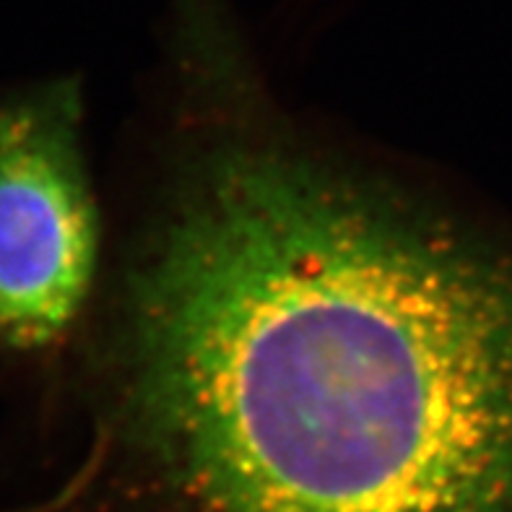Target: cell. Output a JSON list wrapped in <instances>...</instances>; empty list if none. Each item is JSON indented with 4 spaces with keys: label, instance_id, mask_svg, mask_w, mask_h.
<instances>
[{
    "label": "cell",
    "instance_id": "6da1fadb",
    "mask_svg": "<svg viewBox=\"0 0 512 512\" xmlns=\"http://www.w3.org/2000/svg\"><path fill=\"white\" fill-rule=\"evenodd\" d=\"M180 107L71 450L0 512H512V234L253 76Z\"/></svg>",
    "mask_w": 512,
    "mask_h": 512
},
{
    "label": "cell",
    "instance_id": "7a4b0ae2",
    "mask_svg": "<svg viewBox=\"0 0 512 512\" xmlns=\"http://www.w3.org/2000/svg\"><path fill=\"white\" fill-rule=\"evenodd\" d=\"M107 229L78 76L0 94V362L78 346L102 297Z\"/></svg>",
    "mask_w": 512,
    "mask_h": 512
}]
</instances>
